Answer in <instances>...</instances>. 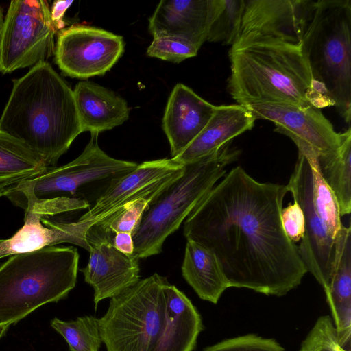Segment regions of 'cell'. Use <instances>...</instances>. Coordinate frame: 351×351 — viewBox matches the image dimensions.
I'll return each mask as SVG.
<instances>
[{
    "label": "cell",
    "mask_w": 351,
    "mask_h": 351,
    "mask_svg": "<svg viewBox=\"0 0 351 351\" xmlns=\"http://www.w3.org/2000/svg\"><path fill=\"white\" fill-rule=\"evenodd\" d=\"M184 221V236L211 251L229 287L286 295L307 270L282 228L286 185L260 182L232 168Z\"/></svg>",
    "instance_id": "obj_1"
},
{
    "label": "cell",
    "mask_w": 351,
    "mask_h": 351,
    "mask_svg": "<svg viewBox=\"0 0 351 351\" xmlns=\"http://www.w3.org/2000/svg\"><path fill=\"white\" fill-rule=\"evenodd\" d=\"M0 129L55 167L82 133L73 91L47 62L13 80Z\"/></svg>",
    "instance_id": "obj_2"
},
{
    "label": "cell",
    "mask_w": 351,
    "mask_h": 351,
    "mask_svg": "<svg viewBox=\"0 0 351 351\" xmlns=\"http://www.w3.org/2000/svg\"><path fill=\"white\" fill-rule=\"evenodd\" d=\"M229 58L228 89L237 104L333 106L315 83L302 43L267 40L233 45Z\"/></svg>",
    "instance_id": "obj_3"
},
{
    "label": "cell",
    "mask_w": 351,
    "mask_h": 351,
    "mask_svg": "<svg viewBox=\"0 0 351 351\" xmlns=\"http://www.w3.org/2000/svg\"><path fill=\"white\" fill-rule=\"evenodd\" d=\"M97 136L92 135L73 160L48 167L7 189L3 196L18 206L29 202L47 217L89 208L110 185L138 165L108 156L99 147Z\"/></svg>",
    "instance_id": "obj_4"
},
{
    "label": "cell",
    "mask_w": 351,
    "mask_h": 351,
    "mask_svg": "<svg viewBox=\"0 0 351 351\" xmlns=\"http://www.w3.org/2000/svg\"><path fill=\"white\" fill-rule=\"evenodd\" d=\"M79 258L73 246L11 256L0 266V322L14 324L67 296L76 285Z\"/></svg>",
    "instance_id": "obj_5"
},
{
    "label": "cell",
    "mask_w": 351,
    "mask_h": 351,
    "mask_svg": "<svg viewBox=\"0 0 351 351\" xmlns=\"http://www.w3.org/2000/svg\"><path fill=\"white\" fill-rule=\"evenodd\" d=\"M302 47L315 83L349 123L351 1L313 0Z\"/></svg>",
    "instance_id": "obj_6"
},
{
    "label": "cell",
    "mask_w": 351,
    "mask_h": 351,
    "mask_svg": "<svg viewBox=\"0 0 351 351\" xmlns=\"http://www.w3.org/2000/svg\"><path fill=\"white\" fill-rule=\"evenodd\" d=\"M231 143L184 165L182 174L150 203L132 234L134 254L139 258L160 254L166 239L180 228L198 202L226 175V167L241 154Z\"/></svg>",
    "instance_id": "obj_7"
},
{
    "label": "cell",
    "mask_w": 351,
    "mask_h": 351,
    "mask_svg": "<svg viewBox=\"0 0 351 351\" xmlns=\"http://www.w3.org/2000/svg\"><path fill=\"white\" fill-rule=\"evenodd\" d=\"M167 281L154 273L110 298L99 319L107 351H154L164 322Z\"/></svg>",
    "instance_id": "obj_8"
},
{
    "label": "cell",
    "mask_w": 351,
    "mask_h": 351,
    "mask_svg": "<svg viewBox=\"0 0 351 351\" xmlns=\"http://www.w3.org/2000/svg\"><path fill=\"white\" fill-rule=\"evenodd\" d=\"M56 32L47 1H11L0 32V72L46 62L55 53Z\"/></svg>",
    "instance_id": "obj_9"
},
{
    "label": "cell",
    "mask_w": 351,
    "mask_h": 351,
    "mask_svg": "<svg viewBox=\"0 0 351 351\" xmlns=\"http://www.w3.org/2000/svg\"><path fill=\"white\" fill-rule=\"evenodd\" d=\"M298 149V158L286 185L300 206L304 219V232L298 246L307 270L326 291L332 276L336 240L330 234L314 204L313 191V151Z\"/></svg>",
    "instance_id": "obj_10"
},
{
    "label": "cell",
    "mask_w": 351,
    "mask_h": 351,
    "mask_svg": "<svg viewBox=\"0 0 351 351\" xmlns=\"http://www.w3.org/2000/svg\"><path fill=\"white\" fill-rule=\"evenodd\" d=\"M123 52L121 36L92 26L73 25L58 33L54 54L65 75L88 79L104 75Z\"/></svg>",
    "instance_id": "obj_11"
},
{
    "label": "cell",
    "mask_w": 351,
    "mask_h": 351,
    "mask_svg": "<svg viewBox=\"0 0 351 351\" xmlns=\"http://www.w3.org/2000/svg\"><path fill=\"white\" fill-rule=\"evenodd\" d=\"M184 165L173 158L143 162L124 175L89 207L77 221L87 230L119 212L127 203L160 193L183 173Z\"/></svg>",
    "instance_id": "obj_12"
},
{
    "label": "cell",
    "mask_w": 351,
    "mask_h": 351,
    "mask_svg": "<svg viewBox=\"0 0 351 351\" xmlns=\"http://www.w3.org/2000/svg\"><path fill=\"white\" fill-rule=\"evenodd\" d=\"M312 1L245 0L239 38L233 45L267 40L300 45Z\"/></svg>",
    "instance_id": "obj_13"
},
{
    "label": "cell",
    "mask_w": 351,
    "mask_h": 351,
    "mask_svg": "<svg viewBox=\"0 0 351 351\" xmlns=\"http://www.w3.org/2000/svg\"><path fill=\"white\" fill-rule=\"evenodd\" d=\"M243 106L256 119L273 122L276 132L289 137L297 147L309 148L317 156L335 151L341 144L342 133L337 132L320 108L313 105L255 102Z\"/></svg>",
    "instance_id": "obj_14"
},
{
    "label": "cell",
    "mask_w": 351,
    "mask_h": 351,
    "mask_svg": "<svg viewBox=\"0 0 351 351\" xmlns=\"http://www.w3.org/2000/svg\"><path fill=\"white\" fill-rule=\"evenodd\" d=\"M90 245L86 266L80 269L84 280L94 290V302L111 298L140 280L139 258L118 250L110 237L87 232Z\"/></svg>",
    "instance_id": "obj_15"
},
{
    "label": "cell",
    "mask_w": 351,
    "mask_h": 351,
    "mask_svg": "<svg viewBox=\"0 0 351 351\" xmlns=\"http://www.w3.org/2000/svg\"><path fill=\"white\" fill-rule=\"evenodd\" d=\"M23 208V226L11 237L0 239V258L63 243L77 245L90 251L87 231L77 220L71 222L51 220L30 204H26Z\"/></svg>",
    "instance_id": "obj_16"
},
{
    "label": "cell",
    "mask_w": 351,
    "mask_h": 351,
    "mask_svg": "<svg viewBox=\"0 0 351 351\" xmlns=\"http://www.w3.org/2000/svg\"><path fill=\"white\" fill-rule=\"evenodd\" d=\"M215 106L197 95L183 84L173 88L162 119L171 158L180 154L210 120Z\"/></svg>",
    "instance_id": "obj_17"
},
{
    "label": "cell",
    "mask_w": 351,
    "mask_h": 351,
    "mask_svg": "<svg viewBox=\"0 0 351 351\" xmlns=\"http://www.w3.org/2000/svg\"><path fill=\"white\" fill-rule=\"evenodd\" d=\"M208 9V0H162L149 19V31L154 38H179L199 49L206 41Z\"/></svg>",
    "instance_id": "obj_18"
},
{
    "label": "cell",
    "mask_w": 351,
    "mask_h": 351,
    "mask_svg": "<svg viewBox=\"0 0 351 351\" xmlns=\"http://www.w3.org/2000/svg\"><path fill=\"white\" fill-rule=\"evenodd\" d=\"M256 120L243 105L215 106L204 129L180 154L173 159L182 165L196 161L215 152L234 137L250 130Z\"/></svg>",
    "instance_id": "obj_19"
},
{
    "label": "cell",
    "mask_w": 351,
    "mask_h": 351,
    "mask_svg": "<svg viewBox=\"0 0 351 351\" xmlns=\"http://www.w3.org/2000/svg\"><path fill=\"white\" fill-rule=\"evenodd\" d=\"M162 327L154 351H193L203 330L202 318L186 295L167 281Z\"/></svg>",
    "instance_id": "obj_20"
},
{
    "label": "cell",
    "mask_w": 351,
    "mask_h": 351,
    "mask_svg": "<svg viewBox=\"0 0 351 351\" xmlns=\"http://www.w3.org/2000/svg\"><path fill=\"white\" fill-rule=\"evenodd\" d=\"M334 267L324 291L339 341L351 351V229L343 226L335 237Z\"/></svg>",
    "instance_id": "obj_21"
},
{
    "label": "cell",
    "mask_w": 351,
    "mask_h": 351,
    "mask_svg": "<svg viewBox=\"0 0 351 351\" xmlns=\"http://www.w3.org/2000/svg\"><path fill=\"white\" fill-rule=\"evenodd\" d=\"M73 91L82 132L98 135L123 124L129 118L126 101L103 86L83 81Z\"/></svg>",
    "instance_id": "obj_22"
},
{
    "label": "cell",
    "mask_w": 351,
    "mask_h": 351,
    "mask_svg": "<svg viewBox=\"0 0 351 351\" xmlns=\"http://www.w3.org/2000/svg\"><path fill=\"white\" fill-rule=\"evenodd\" d=\"M182 274L202 300L213 304H217L223 291L229 288L215 255L192 241H186Z\"/></svg>",
    "instance_id": "obj_23"
},
{
    "label": "cell",
    "mask_w": 351,
    "mask_h": 351,
    "mask_svg": "<svg viewBox=\"0 0 351 351\" xmlns=\"http://www.w3.org/2000/svg\"><path fill=\"white\" fill-rule=\"evenodd\" d=\"M47 168L42 158L25 143L0 129V191L4 193Z\"/></svg>",
    "instance_id": "obj_24"
},
{
    "label": "cell",
    "mask_w": 351,
    "mask_h": 351,
    "mask_svg": "<svg viewBox=\"0 0 351 351\" xmlns=\"http://www.w3.org/2000/svg\"><path fill=\"white\" fill-rule=\"evenodd\" d=\"M321 177L334 193L341 216L351 211V129L342 133L340 145L335 151L317 156Z\"/></svg>",
    "instance_id": "obj_25"
},
{
    "label": "cell",
    "mask_w": 351,
    "mask_h": 351,
    "mask_svg": "<svg viewBox=\"0 0 351 351\" xmlns=\"http://www.w3.org/2000/svg\"><path fill=\"white\" fill-rule=\"evenodd\" d=\"M206 40L231 46L240 32L245 0H208Z\"/></svg>",
    "instance_id": "obj_26"
},
{
    "label": "cell",
    "mask_w": 351,
    "mask_h": 351,
    "mask_svg": "<svg viewBox=\"0 0 351 351\" xmlns=\"http://www.w3.org/2000/svg\"><path fill=\"white\" fill-rule=\"evenodd\" d=\"M51 326L64 338L70 351H99L103 343L99 319L92 315L69 322L54 318Z\"/></svg>",
    "instance_id": "obj_27"
},
{
    "label": "cell",
    "mask_w": 351,
    "mask_h": 351,
    "mask_svg": "<svg viewBox=\"0 0 351 351\" xmlns=\"http://www.w3.org/2000/svg\"><path fill=\"white\" fill-rule=\"evenodd\" d=\"M158 194L149 195L127 203L119 212L93 226L89 230L107 234L112 239L115 234L119 232L132 235L143 213Z\"/></svg>",
    "instance_id": "obj_28"
},
{
    "label": "cell",
    "mask_w": 351,
    "mask_h": 351,
    "mask_svg": "<svg viewBox=\"0 0 351 351\" xmlns=\"http://www.w3.org/2000/svg\"><path fill=\"white\" fill-rule=\"evenodd\" d=\"M313 200L316 210L324 221L330 234L335 239L343 226L337 199L320 176L317 156H312Z\"/></svg>",
    "instance_id": "obj_29"
},
{
    "label": "cell",
    "mask_w": 351,
    "mask_h": 351,
    "mask_svg": "<svg viewBox=\"0 0 351 351\" xmlns=\"http://www.w3.org/2000/svg\"><path fill=\"white\" fill-rule=\"evenodd\" d=\"M299 351H347L341 346L332 318L319 317L304 340Z\"/></svg>",
    "instance_id": "obj_30"
},
{
    "label": "cell",
    "mask_w": 351,
    "mask_h": 351,
    "mask_svg": "<svg viewBox=\"0 0 351 351\" xmlns=\"http://www.w3.org/2000/svg\"><path fill=\"white\" fill-rule=\"evenodd\" d=\"M199 49L186 40L171 36H159L154 38L147 49V54L150 57L179 63L195 56Z\"/></svg>",
    "instance_id": "obj_31"
},
{
    "label": "cell",
    "mask_w": 351,
    "mask_h": 351,
    "mask_svg": "<svg viewBox=\"0 0 351 351\" xmlns=\"http://www.w3.org/2000/svg\"><path fill=\"white\" fill-rule=\"evenodd\" d=\"M206 348L209 351H285L275 339L254 334L228 339Z\"/></svg>",
    "instance_id": "obj_32"
},
{
    "label": "cell",
    "mask_w": 351,
    "mask_h": 351,
    "mask_svg": "<svg viewBox=\"0 0 351 351\" xmlns=\"http://www.w3.org/2000/svg\"><path fill=\"white\" fill-rule=\"evenodd\" d=\"M281 221L285 234L291 241L295 243L302 238L304 232V215L295 201L282 208Z\"/></svg>",
    "instance_id": "obj_33"
},
{
    "label": "cell",
    "mask_w": 351,
    "mask_h": 351,
    "mask_svg": "<svg viewBox=\"0 0 351 351\" xmlns=\"http://www.w3.org/2000/svg\"><path fill=\"white\" fill-rule=\"evenodd\" d=\"M73 3V1H55L53 3L50 12L51 21L56 30H62L64 28L63 17Z\"/></svg>",
    "instance_id": "obj_34"
},
{
    "label": "cell",
    "mask_w": 351,
    "mask_h": 351,
    "mask_svg": "<svg viewBox=\"0 0 351 351\" xmlns=\"http://www.w3.org/2000/svg\"><path fill=\"white\" fill-rule=\"evenodd\" d=\"M112 245L120 252L126 254H134L132 235L130 233L119 232L113 236Z\"/></svg>",
    "instance_id": "obj_35"
},
{
    "label": "cell",
    "mask_w": 351,
    "mask_h": 351,
    "mask_svg": "<svg viewBox=\"0 0 351 351\" xmlns=\"http://www.w3.org/2000/svg\"><path fill=\"white\" fill-rule=\"evenodd\" d=\"M10 325L9 323L0 322V339L4 335Z\"/></svg>",
    "instance_id": "obj_36"
},
{
    "label": "cell",
    "mask_w": 351,
    "mask_h": 351,
    "mask_svg": "<svg viewBox=\"0 0 351 351\" xmlns=\"http://www.w3.org/2000/svg\"><path fill=\"white\" fill-rule=\"evenodd\" d=\"M3 20L4 19H3V12H2V10L0 8V32H1V28H2V26H3Z\"/></svg>",
    "instance_id": "obj_37"
},
{
    "label": "cell",
    "mask_w": 351,
    "mask_h": 351,
    "mask_svg": "<svg viewBox=\"0 0 351 351\" xmlns=\"http://www.w3.org/2000/svg\"><path fill=\"white\" fill-rule=\"evenodd\" d=\"M1 196H3V191H0V197H1Z\"/></svg>",
    "instance_id": "obj_38"
},
{
    "label": "cell",
    "mask_w": 351,
    "mask_h": 351,
    "mask_svg": "<svg viewBox=\"0 0 351 351\" xmlns=\"http://www.w3.org/2000/svg\"><path fill=\"white\" fill-rule=\"evenodd\" d=\"M203 351H209L206 348H205Z\"/></svg>",
    "instance_id": "obj_39"
}]
</instances>
